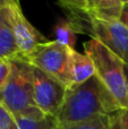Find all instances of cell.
<instances>
[{"label": "cell", "instance_id": "obj_1", "mask_svg": "<svg viewBox=\"0 0 128 129\" xmlns=\"http://www.w3.org/2000/svg\"><path fill=\"white\" fill-rule=\"evenodd\" d=\"M119 111H121L119 103L95 74L86 82L68 87L54 119L58 127L62 128Z\"/></svg>", "mask_w": 128, "mask_h": 129}, {"label": "cell", "instance_id": "obj_2", "mask_svg": "<svg viewBox=\"0 0 128 129\" xmlns=\"http://www.w3.org/2000/svg\"><path fill=\"white\" fill-rule=\"evenodd\" d=\"M9 78L0 93V103L14 118L45 116L33 100V66L22 56L11 59Z\"/></svg>", "mask_w": 128, "mask_h": 129}, {"label": "cell", "instance_id": "obj_3", "mask_svg": "<svg viewBox=\"0 0 128 129\" xmlns=\"http://www.w3.org/2000/svg\"><path fill=\"white\" fill-rule=\"evenodd\" d=\"M84 51L92 59L97 76L108 91L115 96L121 110L128 111V79L126 64L116 54L98 41L91 40L84 43Z\"/></svg>", "mask_w": 128, "mask_h": 129}, {"label": "cell", "instance_id": "obj_4", "mask_svg": "<svg viewBox=\"0 0 128 129\" xmlns=\"http://www.w3.org/2000/svg\"><path fill=\"white\" fill-rule=\"evenodd\" d=\"M75 29L100 42L128 67V28L119 19H91Z\"/></svg>", "mask_w": 128, "mask_h": 129}, {"label": "cell", "instance_id": "obj_5", "mask_svg": "<svg viewBox=\"0 0 128 129\" xmlns=\"http://www.w3.org/2000/svg\"><path fill=\"white\" fill-rule=\"evenodd\" d=\"M69 48L56 41H48L36 48L35 51L25 59L33 67L51 76L68 88L73 85L69 69Z\"/></svg>", "mask_w": 128, "mask_h": 129}, {"label": "cell", "instance_id": "obj_6", "mask_svg": "<svg viewBox=\"0 0 128 129\" xmlns=\"http://www.w3.org/2000/svg\"><path fill=\"white\" fill-rule=\"evenodd\" d=\"M74 28L91 19H119L121 0H60L57 2Z\"/></svg>", "mask_w": 128, "mask_h": 129}, {"label": "cell", "instance_id": "obj_7", "mask_svg": "<svg viewBox=\"0 0 128 129\" xmlns=\"http://www.w3.org/2000/svg\"><path fill=\"white\" fill-rule=\"evenodd\" d=\"M5 14L22 57H28L32 52L35 51L36 48L48 42L47 38L25 17L18 1L8 0L5 6Z\"/></svg>", "mask_w": 128, "mask_h": 129}, {"label": "cell", "instance_id": "obj_8", "mask_svg": "<svg viewBox=\"0 0 128 129\" xmlns=\"http://www.w3.org/2000/svg\"><path fill=\"white\" fill-rule=\"evenodd\" d=\"M67 87L33 67V100L35 105L45 114L54 117L66 95Z\"/></svg>", "mask_w": 128, "mask_h": 129}, {"label": "cell", "instance_id": "obj_9", "mask_svg": "<svg viewBox=\"0 0 128 129\" xmlns=\"http://www.w3.org/2000/svg\"><path fill=\"white\" fill-rule=\"evenodd\" d=\"M69 69L73 85L82 84L97 74L92 59L75 49H70L69 51Z\"/></svg>", "mask_w": 128, "mask_h": 129}, {"label": "cell", "instance_id": "obj_10", "mask_svg": "<svg viewBox=\"0 0 128 129\" xmlns=\"http://www.w3.org/2000/svg\"><path fill=\"white\" fill-rule=\"evenodd\" d=\"M20 56L15 42L13 31L5 14V7L0 9V59H11Z\"/></svg>", "mask_w": 128, "mask_h": 129}, {"label": "cell", "instance_id": "obj_11", "mask_svg": "<svg viewBox=\"0 0 128 129\" xmlns=\"http://www.w3.org/2000/svg\"><path fill=\"white\" fill-rule=\"evenodd\" d=\"M53 33L56 36V42L61 45L75 49V45L77 42V32L74 28L73 24L68 19H59L53 27Z\"/></svg>", "mask_w": 128, "mask_h": 129}, {"label": "cell", "instance_id": "obj_12", "mask_svg": "<svg viewBox=\"0 0 128 129\" xmlns=\"http://www.w3.org/2000/svg\"><path fill=\"white\" fill-rule=\"evenodd\" d=\"M58 125L51 116H43L41 118L20 117L15 118V129H57Z\"/></svg>", "mask_w": 128, "mask_h": 129}, {"label": "cell", "instance_id": "obj_13", "mask_svg": "<svg viewBox=\"0 0 128 129\" xmlns=\"http://www.w3.org/2000/svg\"><path fill=\"white\" fill-rule=\"evenodd\" d=\"M109 117H100L94 120L86 121L83 123H77L74 126L57 128V129H109Z\"/></svg>", "mask_w": 128, "mask_h": 129}, {"label": "cell", "instance_id": "obj_14", "mask_svg": "<svg viewBox=\"0 0 128 129\" xmlns=\"http://www.w3.org/2000/svg\"><path fill=\"white\" fill-rule=\"evenodd\" d=\"M0 129H15V118L2 103H0Z\"/></svg>", "mask_w": 128, "mask_h": 129}, {"label": "cell", "instance_id": "obj_15", "mask_svg": "<svg viewBox=\"0 0 128 129\" xmlns=\"http://www.w3.org/2000/svg\"><path fill=\"white\" fill-rule=\"evenodd\" d=\"M11 71V62L7 59H0V93L4 89Z\"/></svg>", "mask_w": 128, "mask_h": 129}, {"label": "cell", "instance_id": "obj_16", "mask_svg": "<svg viewBox=\"0 0 128 129\" xmlns=\"http://www.w3.org/2000/svg\"><path fill=\"white\" fill-rule=\"evenodd\" d=\"M121 111L116 112L109 117V129H126L124 122H122Z\"/></svg>", "mask_w": 128, "mask_h": 129}, {"label": "cell", "instance_id": "obj_17", "mask_svg": "<svg viewBox=\"0 0 128 129\" xmlns=\"http://www.w3.org/2000/svg\"><path fill=\"white\" fill-rule=\"evenodd\" d=\"M119 20L128 28V0L127 1H122V8H121V13H120Z\"/></svg>", "mask_w": 128, "mask_h": 129}, {"label": "cell", "instance_id": "obj_18", "mask_svg": "<svg viewBox=\"0 0 128 129\" xmlns=\"http://www.w3.org/2000/svg\"><path fill=\"white\" fill-rule=\"evenodd\" d=\"M121 117H122V122L125 125V128L128 129V111H121Z\"/></svg>", "mask_w": 128, "mask_h": 129}, {"label": "cell", "instance_id": "obj_19", "mask_svg": "<svg viewBox=\"0 0 128 129\" xmlns=\"http://www.w3.org/2000/svg\"><path fill=\"white\" fill-rule=\"evenodd\" d=\"M7 2H8V0H0V9H1L2 7L6 6Z\"/></svg>", "mask_w": 128, "mask_h": 129}, {"label": "cell", "instance_id": "obj_20", "mask_svg": "<svg viewBox=\"0 0 128 129\" xmlns=\"http://www.w3.org/2000/svg\"><path fill=\"white\" fill-rule=\"evenodd\" d=\"M126 75H127V79H128V67L126 66Z\"/></svg>", "mask_w": 128, "mask_h": 129}]
</instances>
